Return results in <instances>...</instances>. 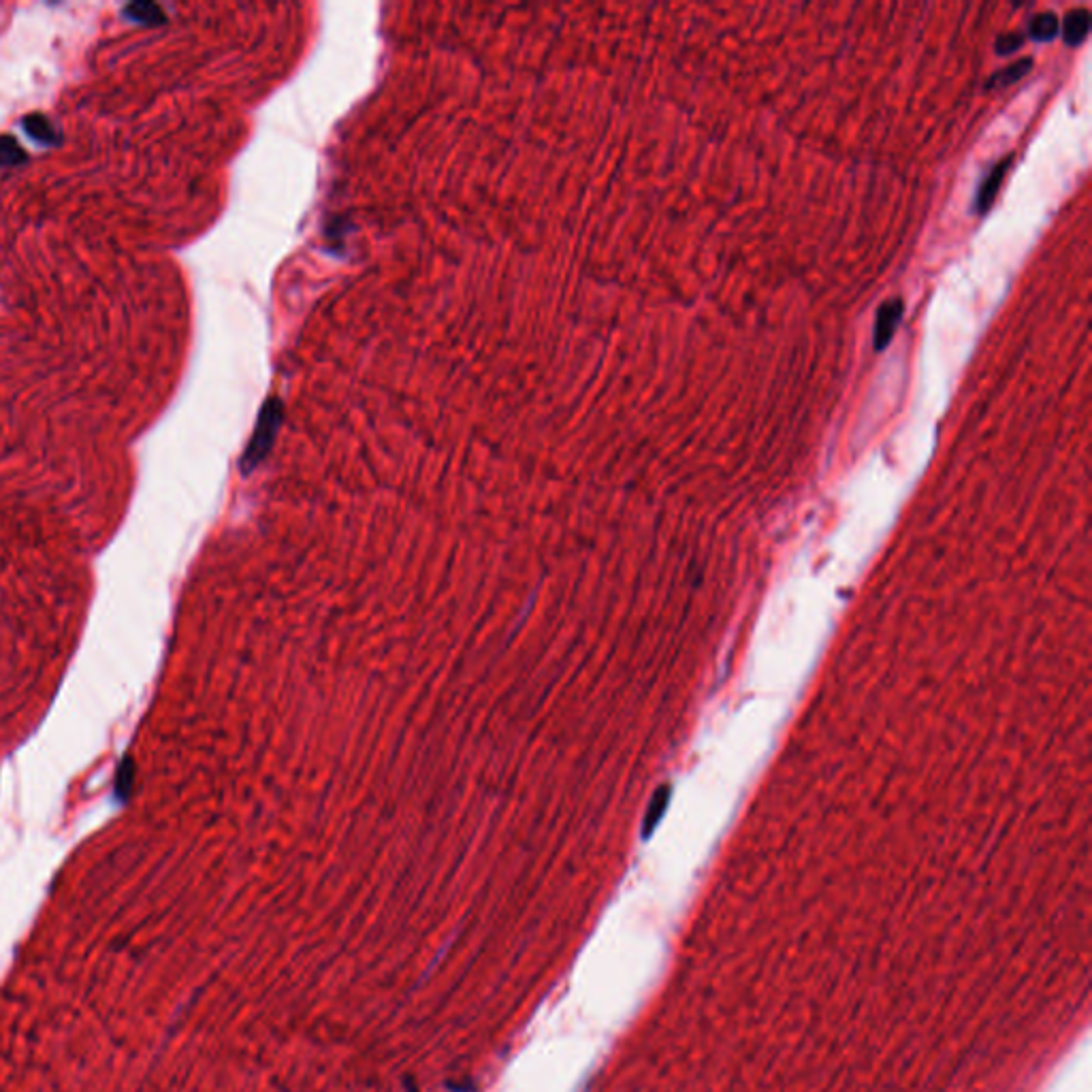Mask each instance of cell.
Listing matches in <instances>:
<instances>
[{
    "label": "cell",
    "mask_w": 1092,
    "mask_h": 1092,
    "mask_svg": "<svg viewBox=\"0 0 1092 1092\" xmlns=\"http://www.w3.org/2000/svg\"><path fill=\"white\" fill-rule=\"evenodd\" d=\"M901 319H902V301L901 299H892V301H887L886 305H881L877 320H875V335H872V342H875L877 350L886 348L887 342L892 340V335H894L896 327H899Z\"/></svg>",
    "instance_id": "6da1fadb"
},
{
    "label": "cell",
    "mask_w": 1092,
    "mask_h": 1092,
    "mask_svg": "<svg viewBox=\"0 0 1092 1092\" xmlns=\"http://www.w3.org/2000/svg\"><path fill=\"white\" fill-rule=\"evenodd\" d=\"M133 771H135L133 759L131 758H124V762H122V766H120V771H118V779H116V794L118 796L124 798L128 792H131Z\"/></svg>",
    "instance_id": "9c48e42d"
},
{
    "label": "cell",
    "mask_w": 1092,
    "mask_h": 1092,
    "mask_svg": "<svg viewBox=\"0 0 1092 1092\" xmlns=\"http://www.w3.org/2000/svg\"><path fill=\"white\" fill-rule=\"evenodd\" d=\"M1009 163H1012V161H1009V158H1005V161L1000 163L997 169L990 171V177L986 179V182L982 184V191H979V197H977L979 212H986V209L990 207V203L994 201V197H997L999 186H1000V182H1003Z\"/></svg>",
    "instance_id": "5b68a950"
},
{
    "label": "cell",
    "mask_w": 1092,
    "mask_h": 1092,
    "mask_svg": "<svg viewBox=\"0 0 1092 1092\" xmlns=\"http://www.w3.org/2000/svg\"><path fill=\"white\" fill-rule=\"evenodd\" d=\"M1088 28H1090V15H1088V11L1086 9L1071 11L1065 18V24H1063L1065 41L1069 45H1080L1084 39H1086Z\"/></svg>",
    "instance_id": "277c9868"
},
{
    "label": "cell",
    "mask_w": 1092,
    "mask_h": 1092,
    "mask_svg": "<svg viewBox=\"0 0 1092 1092\" xmlns=\"http://www.w3.org/2000/svg\"><path fill=\"white\" fill-rule=\"evenodd\" d=\"M1028 33L1037 41H1052L1058 35V18L1054 13L1035 15L1028 24Z\"/></svg>",
    "instance_id": "52a82bcc"
},
{
    "label": "cell",
    "mask_w": 1092,
    "mask_h": 1092,
    "mask_svg": "<svg viewBox=\"0 0 1092 1092\" xmlns=\"http://www.w3.org/2000/svg\"><path fill=\"white\" fill-rule=\"evenodd\" d=\"M1030 64H1033V60H1030V58L1018 60V63H1014L1012 66H1007V69L999 71L997 75H994V78L990 79V84L992 86H1012L1014 81H1018L1020 78H1024V75L1028 73Z\"/></svg>",
    "instance_id": "ba28073f"
},
{
    "label": "cell",
    "mask_w": 1092,
    "mask_h": 1092,
    "mask_svg": "<svg viewBox=\"0 0 1092 1092\" xmlns=\"http://www.w3.org/2000/svg\"><path fill=\"white\" fill-rule=\"evenodd\" d=\"M28 163L26 149L11 135H0V167H20Z\"/></svg>",
    "instance_id": "8992f818"
},
{
    "label": "cell",
    "mask_w": 1092,
    "mask_h": 1092,
    "mask_svg": "<svg viewBox=\"0 0 1092 1092\" xmlns=\"http://www.w3.org/2000/svg\"><path fill=\"white\" fill-rule=\"evenodd\" d=\"M122 15L126 20H131V21H135V24H141V26H161V24H164V21H167V15H164L161 7L154 5V3H146V0L126 5L122 9Z\"/></svg>",
    "instance_id": "3957f363"
},
{
    "label": "cell",
    "mask_w": 1092,
    "mask_h": 1092,
    "mask_svg": "<svg viewBox=\"0 0 1092 1092\" xmlns=\"http://www.w3.org/2000/svg\"><path fill=\"white\" fill-rule=\"evenodd\" d=\"M1024 43V36L1018 33H1009V35H1000L997 43H994V50H997V54H1012L1020 48Z\"/></svg>",
    "instance_id": "30bf717a"
},
{
    "label": "cell",
    "mask_w": 1092,
    "mask_h": 1092,
    "mask_svg": "<svg viewBox=\"0 0 1092 1092\" xmlns=\"http://www.w3.org/2000/svg\"><path fill=\"white\" fill-rule=\"evenodd\" d=\"M21 128H24V133L30 139L41 143V146H58V143L63 141V135H60L58 128L43 114L24 116V120H21Z\"/></svg>",
    "instance_id": "7a4b0ae2"
}]
</instances>
